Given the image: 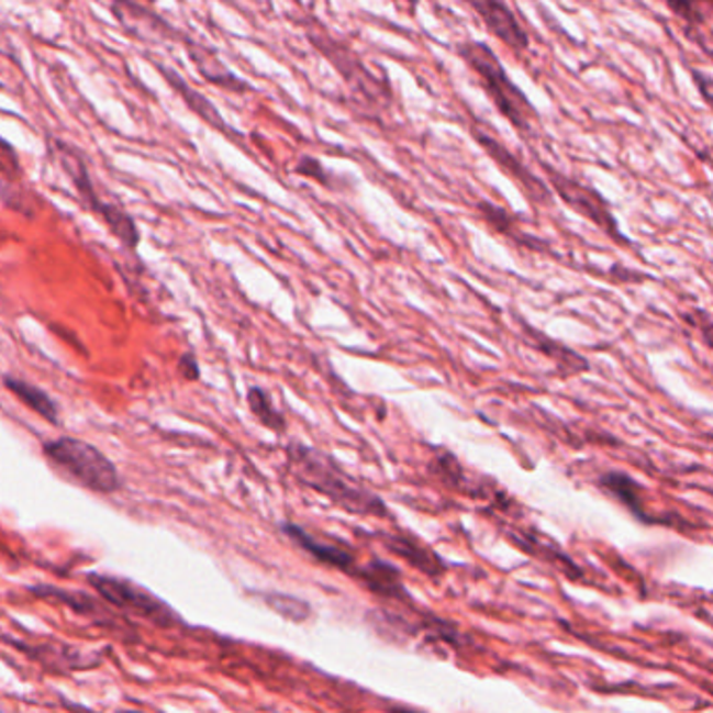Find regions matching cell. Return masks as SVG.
I'll return each mask as SVG.
<instances>
[{"instance_id": "obj_2", "label": "cell", "mask_w": 713, "mask_h": 713, "mask_svg": "<svg viewBox=\"0 0 713 713\" xmlns=\"http://www.w3.org/2000/svg\"><path fill=\"white\" fill-rule=\"evenodd\" d=\"M289 460L302 483L333 500L337 506L356 515H388V506L375 494L349 481V477L328 456L296 444L293 448H289Z\"/></svg>"}, {"instance_id": "obj_14", "label": "cell", "mask_w": 713, "mask_h": 713, "mask_svg": "<svg viewBox=\"0 0 713 713\" xmlns=\"http://www.w3.org/2000/svg\"><path fill=\"white\" fill-rule=\"evenodd\" d=\"M261 601L270 609H275L279 615L287 617L289 622H305L312 617V606L302 599H296L291 594H279V592H266L261 594Z\"/></svg>"}, {"instance_id": "obj_18", "label": "cell", "mask_w": 713, "mask_h": 713, "mask_svg": "<svg viewBox=\"0 0 713 713\" xmlns=\"http://www.w3.org/2000/svg\"><path fill=\"white\" fill-rule=\"evenodd\" d=\"M694 2H708V0H668L671 11H673L678 18L687 20V22L699 20V13H697V9H694Z\"/></svg>"}, {"instance_id": "obj_4", "label": "cell", "mask_w": 713, "mask_h": 713, "mask_svg": "<svg viewBox=\"0 0 713 713\" xmlns=\"http://www.w3.org/2000/svg\"><path fill=\"white\" fill-rule=\"evenodd\" d=\"M542 168L548 176L553 191L559 194L571 210H576L580 216L597 224L613 241H617L622 245H630V238L624 237V233L620 231V224L613 216L611 205L603 194L592 187H586L582 182H578L576 178H569L567 174L559 172L557 168H553L546 161H542Z\"/></svg>"}, {"instance_id": "obj_9", "label": "cell", "mask_w": 713, "mask_h": 713, "mask_svg": "<svg viewBox=\"0 0 713 713\" xmlns=\"http://www.w3.org/2000/svg\"><path fill=\"white\" fill-rule=\"evenodd\" d=\"M599 486L601 490H605L606 494L615 498L620 504H624L627 511L643 521V523H657L655 519L648 517L647 509L643 504V486L620 471H609L599 477Z\"/></svg>"}, {"instance_id": "obj_20", "label": "cell", "mask_w": 713, "mask_h": 713, "mask_svg": "<svg viewBox=\"0 0 713 713\" xmlns=\"http://www.w3.org/2000/svg\"><path fill=\"white\" fill-rule=\"evenodd\" d=\"M692 323H694L697 328H701L705 342L710 344V347H713V321L705 319L703 314H694V316H692Z\"/></svg>"}, {"instance_id": "obj_1", "label": "cell", "mask_w": 713, "mask_h": 713, "mask_svg": "<svg viewBox=\"0 0 713 713\" xmlns=\"http://www.w3.org/2000/svg\"><path fill=\"white\" fill-rule=\"evenodd\" d=\"M458 57L469 65L479 78L481 88L494 103L498 113L511 122L519 134H530L538 120V109L525 97V92L509 78L504 65L500 64L494 51L486 43L467 41L456 46Z\"/></svg>"}, {"instance_id": "obj_11", "label": "cell", "mask_w": 713, "mask_h": 713, "mask_svg": "<svg viewBox=\"0 0 713 713\" xmlns=\"http://www.w3.org/2000/svg\"><path fill=\"white\" fill-rule=\"evenodd\" d=\"M4 388L11 389L15 393V398H20L27 409H32L38 416H43L44 421H48L53 425L59 423V409H57L55 400L43 389L32 386L23 379H18V377H11V375H4Z\"/></svg>"}, {"instance_id": "obj_3", "label": "cell", "mask_w": 713, "mask_h": 713, "mask_svg": "<svg viewBox=\"0 0 713 713\" xmlns=\"http://www.w3.org/2000/svg\"><path fill=\"white\" fill-rule=\"evenodd\" d=\"M43 453L65 476L97 494H113L120 477L113 463L92 444L76 437H57L44 442Z\"/></svg>"}, {"instance_id": "obj_19", "label": "cell", "mask_w": 713, "mask_h": 713, "mask_svg": "<svg viewBox=\"0 0 713 713\" xmlns=\"http://www.w3.org/2000/svg\"><path fill=\"white\" fill-rule=\"evenodd\" d=\"M180 372H182V377L185 379H189V381H194L197 377H199V367H197V363H194V356L193 354H185L182 358H180Z\"/></svg>"}, {"instance_id": "obj_17", "label": "cell", "mask_w": 713, "mask_h": 713, "mask_svg": "<svg viewBox=\"0 0 713 713\" xmlns=\"http://www.w3.org/2000/svg\"><path fill=\"white\" fill-rule=\"evenodd\" d=\"M293 172L300 174L303 178H310L314 182H321L324 187H331L333 185V178L328 176L323 164L319 159H314V157H308V155H303Z\"/></svg>"}, {"instance_id": "obj_5", "label": "cell", "mask_w": 713, "mask_h": 713, "mask_svg": "<svg viewBox=\"0 0 713 713\" xmlns=\"http://www.w3.org/2000/svg\"><path fill=\"white\" fill-rule=\"evenodd\" d=\"M88 583L108 601L109 605L134 613L147 622H153L155 626L170 627L180 622L172 609L164 601H159L155 594L143 590L136 583L129 582V580L90 573Z\"/></svg>"}, {"instance_id": "obj_12", "label": "cell", "mask_w": 713, "mask_h": 713, "mask_svg": "<svg viewBox=\"0 0 713 713\" xmlns=\"http://www.w3.org/2000/svg\"><path fill=\"white\" fill-rule=\"evenodd\" d=\"M157 69H159V74H161V76L172 85L174 90L185 99V103L189 105L191 111H194L201 120H205L210 126L224 130L222 115L218 113L214 105H212V103H210L201 92H197V90L189 87V85H187V82H185L176 71H172V69H168V67H164V65H157Z\"/></svg>"}, {"instance_id": "obj_7", "label": "cell", "mask_w": 713, "mask_h": 713, "mask_svg": "<svg viewBox=\"0 0 713 713\" xmlns=\"http://www.w3.org/2000/svg\"><path fill=\"white\" fill-rule=\"evenodd\" d=\"M474 134H476L477 143L488 152V155L497 161L498 166H500L504 172L511 174V176L517 180L519 185L527 191V194H530L534 201H538V203H542V201H550V193H548V189H546V185L542 182L541 178H538L536 174L530 172V170L519 161L517 157H515L513 153L506 152V149L498 143L494 136H490V134H486V132H481V130H474Z\"/></svg>"}, {"instance_id": "obj_21", "label": "cell", "mask_w": 713, "mask_h": 713, "mask_svg": "<svg viewBox=\"0 0 713 713\" xmlns=\"http://www.w3.org/2000/svg\"><path fill=\"white\" fill-rule=\"evenodd\" d=\"M409 2H414V0H409Z\"/></svg>"}, {"instance_id": "obj_8", "label": "cell", "mask_w": 713, "mask_h": 713, "mask_svg": "<svg viewBox=\"0 0 713 713\" xmlns=\"http://www.w3.org/2000/svg\"><path fill=\"white\" fill-rule=\"evenodd\" d=\"M282 534L289 536L291 541L296 542L310 557H314L316 561L326 562V565L337 567L342 571H352L354 569V555H349L347 550L339 548V546L316 541L312 534H308L303 527L296 525V523H282Z\"/></svg>"}, {"instance_id": "obj_6", "label": "cell", "mask_w": 713, "mask_h": 713, "mask_svg": "<svg viewBox=\"0 0 713 713\" xmlns=\"http://www.w3.org/2000/svg\"><path fill=\"white\" fill-rule=\"evenodd\" d=\"M465 2L476 11L486 30L492 36H497L500 43L506 44L517 55L530 51L532 41L506 0H465Z\"/></svg>"}, {"instance_id": "obj_15", "label": "cell", "mask_w": 713, "mask_h": 713, "mask_svg": "<svg viewBox=\"0 0 713 713\" xmlns=\"http://www.w3.org/2000/svg\"><path fill=\"white\" fill-rule=\"evenodd\" d=\"M249 409L258 416L259 423H264L266 427H270L272 432L281 433L285 430V419L281 412L275 409L270 396L264 389L252 388L249 396H247Z\"/></svg>"}, {"instance_id": "obj_10", "label": "cell", "mask_w": 713, "mask_h": 713, "mask_svg": "<svg viewBox=\"0 0 713 713\" xmlns=\"http://www.w3.org/2000/svg\"><path fill=\"white\" fill-rule=\"evenodd\" d=\"M187 48H189V57H191V62L197 65L199 74H201L205 80L214 82L218 87L235 90V92H249V90H252V87H249L245 80H241V78H237L235 74H231L224 65L220 64V59H216V55H214L210 48H205V46H194V44L189 43V41H187Z\"/></svg>"}, {"instance_id": "obj_16", "label": "cell", "mask_w": 713, "mask_h": 713, "mask_svg": "<svg viewBox=\"0 0 713 713\" xmlns=\"http://www.w3.org/2000/svg\"><path fill=\"white\" fill-rule=\"evenodd\" d=\"M363 578L367 580L368 586H370L372 590H381V592H386V594L400 592L398 571H396L393 567L386 565V562H372L368 569L363 571Z\"/></svg>"}, {"instance_id": "obj_13", "label": "cell", "mask_w": 713, "mask_h": 713, "mask_svg": "<svg viewBox=\"0 0 713 713\" xmlns=\"http://www.w3.org/2000/svg\"><path fill=\"white\" fill-rule=\"evenodd\" d=\"M34 594H38L41 599H53L57 603H64V605L71 606L74 611L82 613V615H92L101 622L103 613H108L103 606L97 605L94 599H90L87 594L82 592H67V590H62V588H55V586H34L30 588Z\"/></svg>"}]
</instances>
